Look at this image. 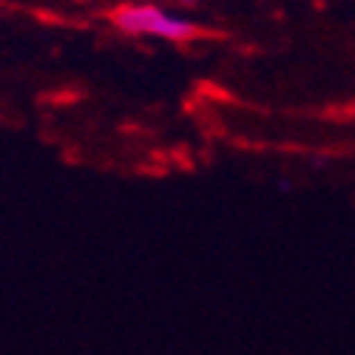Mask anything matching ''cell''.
Returning a JSON list of instances; mask_svg holds the SVG:
<instances>
[{
  "mask_svg": "<svg viewBox=\"0 0 355 355\" xmlns=\"http://www.w3.org/2000/svg\"><path fill=\"white\" fill-rule=\"evenodd\" d=\"M111 20L116 28H123L128 35H154L165 40H196V37L211 35L202 26L182 20V17H173L154 3H123L111 12Z\"/></svg>",
  "mask_w": 355,
  "mask_h": 355,
  "instance_id": "6da1fadb",
  "label": "cell"
}]
</instances>
